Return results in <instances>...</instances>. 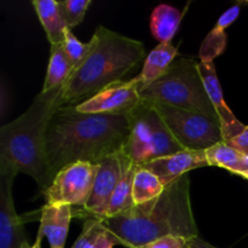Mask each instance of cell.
Returning a JSON list of instances; mask_svg holds the SVG:
<instances>
[{
	"label": "cell",
	"mask_w": 248,
	"mask_h": 248,
	"mask_svg": "<svg viewBox=\"0 0 248 248\" xmlns=\"http://www.w3.org/2000/svg\"><path fill=\"white\" fill-rule=\"evenodd\" d=\"M182 21V14L178 9L170 5L161 4L153 10L150 17V31L153 36L160 44L171 43L173 36L178 31Z\"/></svg>",
	"instance_id": "ffe728a7"
},
{
	"label": "cell",
	"mask_w": 248,
	"mask_h": 248,
	"mask_svg": "<svg viewBox=\"0 0 248 248\" xmlns=\"http://www.w3.org/2000/svg\"><path fill=\"white\" fill-rule=\"evenodd\" d=\"M22 248H41V240H35L33 245H29V242H26Z\"/></svg>",
	"instance_id": "f1b7e54d"
},
{
	"label": "cell",
	"mask_w": 248,
	"mask_h": 248,
	"mask_svg": "<svg viewBox=\"0 0 248 248\" xmlns=\"http://www.w3.org/2000/svg\"><path fill=\"white\" fill-rule=\"evenodd\" d=\"M142 103L140 86L133 78L108 85L93 97L78 104L77 109L86 114L130 115Z\"/></svg>",
	"instance_id": "9c48e42d"
},
{
	"label": "cell",
	"mask_w": 248,
	"mask_h": 248,
	"mask_svg": "<svg viewBox=\"0 0 248 248\" xmlns=\"http://www.w3.org/2000/svg\"><path fill=\"white\" fill-rule=\"evenodd\" d=\"M91 0H62L60 1L61 10L68 28L73 29L84 19Z\"/></svg>",
	"instance_id": "d4e9b609"
},
{
	"label": "cell",
	"mask_w": 248,
	"mask_h": 248,
	"mask_svg": "<svg viewBox=\"0 0 248 248\" xmlns=\"http://www.w3.org/2000/svg\"><path fill=\"white\" fill-rule=\"evenodd\" d=\"M140 93L143 101L202 114L219 123L201 78L199 63L191 58H177L160 79Z\"/></svg>",
	"instance_id": "5b68a950"
},
{
	"label": "cell",
	"mask_w": 248,
	"mask_h": 248,
	"mask_svg": "<svg viewBox=\"0 0 248 248\" xmlns=\"http://www.w3.org/2000/svg\"><path fill=\"white\" fill-rule=\"evenodd\" d=\"M62 47L64 50V52L67 53V56L69 57L70 62H72L74 70L81 64L85 61V58L87 57L90 52V48H91V43H81L74 34L72 33V29H68L65 31L64 35V41L62 44Z\"/></svg>",
	"instance_id": "cb8c5ba5"
},
{
	"label": "cell",
	"mask_w": 248,
	"mask_h": 248,
	"mask_svg": "<svg viewBox=\"0 0 248 248\" xmlns=\"http://www.w3.org/2000/svg\"><path fill=\"white\" fill-rule=\"evenodd\" d=\"M241 2L229 7L219 19L217 21L216 26L213 27L212 31L206 35L201 44L200 51H199V57L201 58V62H213L215 58L222 55L227 48L228 36L225 33V29L234 23L239 17L241 7Z\"/></svg>",
	"instance_id": "2e32d148"
},
{
	"label": "cell",
	"mask_w": 248,
	"mask_h": 248,
	"mask_svg": "<svg viewBox=\"0 0 248 248\" xmlns=\"http://www.w3.org/2000/svg\"><path fill=\"white\" fill-rule=\"evenodd\" d=\"M208 166H215L224 169L230 173L237 174L242 171V156L239 152L223 142L213 145L205 150Z\"/></svg>",
	"instance_id": "603a6c76"
},
{
	"label": "cell",
	"mask_w": 248,
	"mask_h": 248,
	"mask_svg": "<svg viewBox=\"0 0 248 248\" xmlns=\"http://www.w3.org/2000/svg\"><path fill=\"white\" fill-rule=\"evenodd\" d=\"M72 218V206L45 203L40 210V225L36 240L46 237L51 248H64Z\"/></svg>",
	"instance_id": "5bb4252c"
},
{
	"label": "cell",
	"mask_w": 248,
	"mask_h": 248,
	"mask_svg": "<svg viewBox=\"0 0 248 248\" xmlns=\"http://www.w3.org/2000/svg\"><path fill=\"white\" fill-rule=\"evenodd\" d=\"M118 242L102 220L89 217L84 219L81 234L72 248H114Z\"/></svg>",
	"instance_id": "44dd1931"
},
{
	"label": "cell",
	"mask_w": 248,
	"mask_h": 248,
	"mask_svg": "<svg viewBox=\"0 0 248 248\" xmlns=\"http://www.w3.org/2000/svg\"><path fill=\"white\" fill-rule=\"evenodd\" d=\"M120 176V153L99 162V169L94 179L93 189H92L89 202L84 208H79L78 211L73 210V217H82L84 219L89 217L106 219L109 202H110Z\"/></svg>",
	"instance_id": "30bf717a"
},
{
	"label": "cell",
	"mask_w": 248,
	"mask_h": 248,
	"mask_svg": "<svg viewBox=\"0 0 248 248\" xmlns=\"http://www.w3.org/2000/svg\"><path fill=\"white\" fill-rule=\"evenodd\" d=\"M236 176H240V177H244V178H246L248 181V170L247 171H244V172H240V173H237Z\"/></svg>",
	"instance_id": "4dcf8cb0"
},
{
	"label": "cell",
	"mask_w": 248,
	"mask_h": 248,
	"mask_svg": "<svg viewBox=\"0 0 248 248\" xmlns=\"http://www.w3.org/2000/svg\"><path fill=\"white\" fill-rule=\"evenodd\" d=\"M128 118L130 135L123 153L137 166L184 150L150 102L143 101Z\"/></svg>",
	"instance_id": "8992f818"
},
{
	"label": "cell",
	"mask_w": 248,
	"mask_h": 248,
	"mask_svg": "<svg viewBox=\"0 0 248 248\" xmlns=\"http://www.w3.org/2000/svg\"><path fill=\"white\" fill-rule=\"evenodd\" d=\"M101 220L118 245L125 248H140L169 235L186 239L199 236L189 174L166 186L164 193L154 200Z\"/></svg>",
	"instance_id": "7a4b0ae2"
},
{
	"label": "cell",
	"mask_w": 248,
	"mask_h": 248,
	"mask_svg": "<svg viewBox=\"0 0 248 248\" xmlns=\"http://www.w3.org/2000/svg\"><path fill=\"white\" fill-rule=\"evenodd\" d=\"M177 56L178 47L172 43L159 44L154 50L150 51L145 58L142 70L135 78L140 86V91L160 79L177 60Z\"/></svg>",
	"instance_id": "9a60e30c"
},
{
	"label": "cell",
	"mask_w": 248,
	"mask_h": 248,
	"mask_svg": "<svg viewBox=\"0 0 248 248\" xmlns=\"http://www.w3.org/2000/svg\"><path fill=\"white\" fill-rule=\"evenodd\" d=\"M248 170V155H244L242 156V171H247Z\"/></svg>",
	"instance_id": "f546056e"
},
{
	"label": "cell",
	"mask_w": 248,
	"mask_h": 248,
	"mask_svg": "<svg viewBox=\"0 0 248 248\" xmlns=\"http://www.w3.org/2000/svg\"><path fill=\"white\" fill-rule=\"evenodd\" d=\"M188 240L189 239H186L183 236L169 235V236L160 237L154 241L148 242L147 245L140 248H186Z\"/></svg>",
	"instance_id": "484cf974"
},
{
	"label": "cell",
	"mask_w": 248,
	"mask_h": 248,
	"mask_svg": "<svg viewBox=\"0 0 248 248\" xmlns=\"http://www.w3.org/2000/svg\"><path fill=\"white\" fill-rule=\"evenodd\" d=\"M208 166L205 152H194V150H182L176 154L160 157L152 162L143 165V169L153 172L159 177L165 186H169L179 177L189 173L190 171L201 167Z\"/></svg>",
	"instance_id": "4fadbf2b"
},
{
	"label": "cell",
	"mask_w": 248,
	"mask_h": 248,
	"mask_svg": "<svg viewBox=\"0 0 248 248\" xmlns=\"http://www.w3.org/2000/svg\"><path fill=\"white\" fill-rule=\"evenodd\" d=\"M61 91H41L21 116L0 128V167L31 177L40 194L50 186L46 135L51 118L61 108Z\"/></svg>",
	"instance_id": "3957f363"
},
{
	"label": "cell",
	"mask_w": 248,
	"mask_h": 248,
	"mask_svg": "<svg viewBox=\"0 0 248 248\" xmlns=\"http://www.w3.org/2000/svg\"><path fill=\"white\" fill-rule=\"evenodd\" d=\"M130 135L128 115L80 113L77 106L58 108L46 135L48 182L68 165L99 164L123 152Z\"/></svg>",
	"instance_id": "6da1fadb"
},
{
	"label": "cell",
	"mask_w": 248,
	"mask_h": 248,
	"mask_svg": "<svg viewBox=\"0 0 248 248\" xmlns=\"http://www.w3.org/2000/svg\"><path fill=\"white\" fill-rule=\"evenodd\" d=\"M245 4H247V5H248V0H247V1H245Z\"/></svg>",
	"instance_id": "1f68e13d"
},
{
	"label": "cell",
	"mask_w": 248,
	"mask_h": 248,
	"mask_svg": "<svg viewBox=\"0 0 248 248\" xmlns=\"http://www.w3.org/2000/svg\"><path fill=\"white\" fill-rule=\"evenodd\" d=\"M17 173L0 167V248H22L28 242L23 217L17 215L12 196V186Z\"/></svg>",
	"instance_id": "8fae6325"
},
{
	"label": "cell",
	"mask_w": 248,
	"mask_h": 248,
	"mask_svg": "<svg viewBox=\"0 0 248 248\" xmlns=\"http://www.w3.org/2000/svg\"><path fill=\"white\" fill-rule=\"evenodd\" d=\"M153 106L184 150L205 152L224 140L220 124L202 114L166 104L153 103Z\"/></svg>",
	"instance_id": "52a82bcc"
},
{
	"label": "cell",
	"mask_w": 248,
	"mask_h": 248,
	"mask_svg": "<svg viewBox=\"0 0 248 248\" xmlns=\"http://www.w3.org/2000/svg\"><path fill=\"white\" fill-rule=\"evenodd\" d=\"M121 160V176L115 186L113 196L109 202L107 218H113L135 206L133 202V179L138 166L128 159L123 152L120 153Z\"/></svg>",
	"instance_id": "e0dca14e"
},
{
	"label": "cell",
	"mask_w": 248,
	"mask_h": 248,
	"mask_svg": "<svg viewBox=\"0 0 248 248\" xmlns=\"http://www.w3.org/2000/svg\"><path fill=\"white\" fill-rule=\"evenodd\" d=\"M99 164L75 162L63 167L43 193L45 203L84 208L93 189Z\"/></svg>",
	"instance_id": "ba28073f"
},
{
	"label": "cell",
	"mask_w": 248,
	"mask_h": 248,
	"mask_svg": "<svg viewBox=\"0 0 248 248\" xmlns=\"http://www.w3.org/2000/svg\"><path fill=\"white\" fill-rule=\"evenodd\" d=\"M224 142L232 148H234L240 154L248 155V126L245 127V130L240 135L235 136L234 138L229 140H224Z\"/></svg>",
	"instance_id": "4316f807"
},
{
	"label": "cell",
	"mask_w": 248,
	"mask_h": 248,
	"mask_svg": "<svg viewBox=\"0 0 248 248\" xmlns=\"http://www.w3.org/2000/svg\"><path fill=\"white\" fill-rule=\"evenodd\" d=\"M74 72L69 57L63 50L62 45H51L50 61L46 70L43 92L63 89Z\"/></svg>",
	"instance_id": "d6986e66"
},
{
	"label": "cell",
	"mask_w": 248,
	"mask_h": 248,
	"mask_svg": "<svg viewBox=\"0 0 248 248\" xmlns=\"http://www.w3.org/2000/svg\"><path fill=\"white\" fill-rule=\"evenodd\" d=\"M186 248H218V247L208 244L207 241H205L203 239H201L200 236H195V237H191V239L188 240Z\"/></svg>",
	"instance_id": "83f0119b"
},
{
	"label": "cell",
	"mask_w": 248,
	"mask_h": 248,
	"mask_svg": "<svg viewBox=\"0 0 248 248\" xmlns=\"http://www.w3.org/2000/svg\"><path fill=\"white\" fill-rule=\"evenodd\" d=\"M166 186L162 184L159 177L147 169L138 166L133 179V202L135 206L143 205L154 200L164 193Z\"/></svg>",
	"instance_id": "7402d4cb"
},
{
	"label": "cell",
	"mask_w": 248,
	"mask_h": 248,
	"mask_svg": "<svg viewBox=\"0 0 248 248\" xmlns=\"http://www.w3.org/2000/svg\"><path fill=\"white\" fill-rule=\"evenodd\" d=\"M90 43L89 55L61 91V107L78 106L108 85L121 81L145 57L140 41L103 26L96 29Z\"/></svg>",
	"instance_id": "277c9868"
},
{
	"label": "cell",
	"mask_w": 248,
	"mask_h": 248,
	"mask_svg": "<svg viewBox=\"0 0 248 248\" xmlns=\"http://www.w3.org/2000/svg\"><path fill=\"white\" fill-rule=\"evenodd\" d=\"M33 7L45 31L50 45H62L68 26L63 17L60 1L56 0H34Z\"/></svg>",
	"instance_id": "ac0fdd59"
},
{
	"label": "cell",
	"mask_w": 248,
	"mask_h": 248,
	"mask_svg": "<svg viewBox=\"0 0 248 248\" xmlns=\"http://www.w3.org/2000/svg\"><path fill=\"white\" fill-rule=\"evenodd\" d=\"M199 70H200L201 78H202L206 90H207L211 103L219 119L223 138L224 140H232L235 136L240 135L245 130L246 125L239 121V119L235 116V114L230 110L228 104L225 103L222 86H220L217 72H216L215 62H200Z\"/></svg>",
	"instance_id": "7c38bea8"
}]
</instances>
